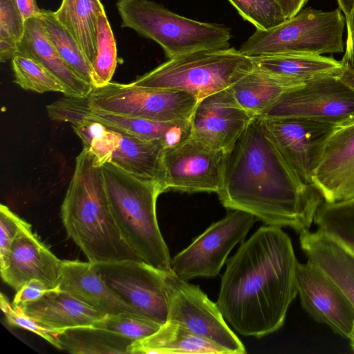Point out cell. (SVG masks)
Masks as SVG:
<instances>
[{"mask_svg":"<svg viewBox=\"0 0 354 354\" xmlns=\"http://www.w3.org/2000/svg\"><path fill=\"white\" fill-rule=\"evenodd\" d=\"M216 194L226 208L298 233L310 229L324 202L317 189L303 181L289 165L259 117L224 153Z\"/></svg>","mask_w":354,"mask_h":354,"instance_id":"6da1fadb","label":"cell"},{"mask_svg":"<svg viewBox=\"0 0 354 354\" xmlns=\"http://www.w3.org/2000/svg\"><path fill=\"white\" fill-rule=\"evenodd\" d=\"M298 263L281 227H259L227 263L216 302L225 319L243 336L278 330L298 294Z\"/></svg>","mask_w":354,"mask_h":354,"instance_id":"7a4b0ae2","label":"cell"},{"mask_svg":"<svg viewBox=\"0 0 354 354\" xmlns=\"http://www.w3.org/2000/svg\"><path fill=\"white\" fill-rule=\"evenodd\" d=\"M61 218L68 237L88 261H142L122 235L108 200L101 167L85 148L75 158Z\"/></svg>","mask_w":354,"mask_h":354,"instance_id":"3957f363","label":"cell"},{"mask_svg":"<svg viewBox=\"0 0 354 354\" xmlns=\"http://www.w3.org/2000/svg\"><path fill=\"white\" fill-rule=\"evenodd\" d=\"M100 167L113 215L126 241L142 261L159 270H171V259L156 216L158 197L165 192L162 187L111 162Z\"/></svg>","mask_w":354,"mask_h":354,"instance_id":"277c9868","label":"cell"},{"mask_svg":"<svg viewBox=\"0 0 354 354\" xmlns=\"http://www.w3.org/2000/svg\"><path fill=\"white\" fill-rule=\"evenodd\" d=\"M116 7L122 28L158 43L169 59L230 48L232 35L224 26L188 19L151 0H118Z\"/></svg>","mask_w":354,"mask_h":354,"instance_id":"5b68a950","label":"cell"},{"mask_svg":"<svg viewBox=\"0 0 354 354\" xmlns=\"http://www.w3.org/2000/svg\"><path fill=\"white\" fill-rule=\"evenodd\" d=\"M254 68L252 59L234 48L203 50L169 59L131 84L182 91L199 101L230 87Z\"/></svg>","mask_w":354,"mask_h":354,"instance_id":"8992f818","label":"cell"},{"mask_svg":"<svg viewBox=\"0 0 354 354\" xmlns=\"http://www.w3.org/2000/svg\"><path fill=\"white\" fill-rule=\"evenodd\" d=\"M345 23L339 8L325 12L308 7L270 30H257L239 50L250 57L340 53L344 51Z\"/></svg>","mask_w":354,"mask_h":354,"instance_id":"52a82bcc","label":"cell"},{"mask_svg":"<svg viewBox=\"0 0 354 354\" xmlns=\"http://www.w3.org/2000/svg\"><path fill=\"white\" fill-rule=\"evenodd\" d=\"M90 106L152 121L190 120L198 100L182 91L110 82L86 97Z\"/></svg>","mask_w":354,"mask_h":354,"instance_id":"ba28073f","label":"cell"},{"mask_svg":"<svg viewBox=\"0 0 354 354\" xmlns=\"http://www.w3.org/2000/svg\"><path fill=\"white\" fill-rule=\"evenodd\" d=\"M261 117L344 124L354 120V91L337 75L319 77L286 91Z\"/></svg>","mask_w":354,"mask_h":354,"instance_id":"9c48e42d","label":"cell"},{"mask_svg":"<svg viewBox=\"0 0 354 354\" xmlns=\"http://www.w3.org/2000/svg\"><path fill=\"white\" fill-rule=\"evenodd\" d=\"M169 292L168 320L175 322L194 334L227 350L230 354H244L246 349L225 322L216 303L198 286L166 272Z\"/></svg>","mask_w":354,"mask_h":354,"instance_id":"30bf717a","label":"cell"},{"mask_svg":"<svg viewBox=\"0 0 354 354\" xmlns=\"http://www.w3.org/2000/svg\"><path fill=\"white\" fill-rule=\"evenodd\" d=\"M255 218L241 210L228 213L171 259V270L187 281L216 277L231 250L244 240Z\"/></svg>","mask_w":354,"mask_h":354,"instance_id":"8fae6325","label":"cell"},{"mask_svg":"<svg viewBox=\"0 0 354 354\" xmlns=\"http://www.w3.org/2000/svg\"><path fill=\"white\" fill-rule=\"evenodd\" d=\"M94 264L120 299L145 317L160 324L167 322L169 298L166 271L136 260Z\"/></svg>","mask_w":354,"mask_h":354,"instance_id":"7c38bea8","label":"cell"},{"mask_svg":"<svg viewBox=\"0 0 354 354\" xmlns=\"http://www.w3.org/2000/svg\"><path fill=\"white\" fill-rule=\"evenodd\" d=\"M49 118L75 124L95 122L107 129L144 139L158 140L165 149L176 145L192 135L190 120L152 121L136 119L97 109L86 97H64L46 106Z\"/></svg>","mask_w":354,"mask_h":354,"instance_id":"4fadbf2b","label":"cell"},{"mask_svg":"<svg viewBox=\"0 0 354 354\" xmlns=\"http://www.w3.org/2000/svg\"><path fill=\"white\" fill-rule=\"evenodd\" d=\"M224 153L192 136L165 149L163 163L167 190L217 193Z\"/></svg>","mask_w":354,"mask_h":354,"instance_id":"5bb4252c","label":"cell"},{"mask_svg":"<svg viewBox=\"0 0 354 354\" xmlns=\"http://www.w3.org/2000/svg\"><path fill=\"white\" fill-rule=\"evenodd\" d=\"M266 132L289 165L306 183L336 125L300 118L259 117Z\"/></svg>","mask_w":354,"mask_h":354,"instance_id":"9a60e30c","label":"cell"},{"mask_svg":"<svg viewBox=\"0 0 354 354\" xmlns=\"http://www.w3.org/2000/svg\"><path fill=\"white\" fill-rule=\"evenodd\" d=\"M85 149L94 155L100 165L111 162L136 177L160 185L164 192L167 191L163 163L165 147L160 141L106 128L100 138L93 139Z\"/></svg>","mask_w":354,"mask_h":354,"instance_id":"2e32d148","label":"cell"},{"mask_svg":"<svg viewBox=\"0 0 354 354\" xmlns=\"http://www.w3.org/2000/svg\"><path fill=\"white\" fill-rule=\"evenodd\" d=\"M297 292L303 308L316 322L349 339L354 324V305L344 291L317 267L299 263Z\"/></svg>","mask_w":354,"mask_h":354,"instance_id":"e0dca14e","label":"cell"},{"mask_svg":"<svg viewBox=\"0 0 354 354\" xmlns=\"http://www.w3.org/2000/svg\"><path fill=\"white\" fill-rule=\"evenodd\" d=\"M254 118L237 102L229 87L198 102L190 120L192 136L225 153Z\"/></svg>","mask_w":354,"mask_h":354,"instance_id":"ac0fdd59","label":"cell"},{"mask_svg":"<svg viewBox=\"0 0 354 354\" xmlns=\"http://www.w3.org/2000/svg\"><path fill=\"white\" fill-rule=\"evenodd\" d=\"M325 202L354 198V120L336 126L312 176Z\"/></svg>","mask_w":354,"mask_h":354,"instance_id":"d6986e66","label":"cell"},{"mask_svg":"<svg viewBox=\"0 0 354 354\" xmlns=\"http://www.w3.org/2000/svg\"><path fill=\"white\" fill-rule=\"evenodd\" d=\"M62 260L34 234L32 226L21 230L13 240L6 267L0 270L3 281L16 291L32 279L57 288Z\"/></svg>","mask_w":354,"mask_h":354,"instance_id":"ffe728a7","label":"cell"},{"mask_svg":"<svg viewBox=\"0 0 354 354\" xmlns=\"http://www.w3.org/2000/svg\"><path fill=\"white\" fill-rule=\"evenodd\" d=\"M57 287L104 315L131 313L142 316L109 288L90 261L62 260Z\"/></svg>","mask_w":354,"mask_h":354,"instance_id":"44dd1931","label":"cell"},{"mask_svg":"<svg viewBox=\"0 0 354 354\" xmlns=\"http://www.w3.org/2000/svg\"><path fill=\"white\" fill-rule=\"evenodd\" d=\"M299 241L308 261L337 284L354 305V254L338 239L319 229L301 232Z\"/></svg>","mask_w":354,"mask_h":354,"instance_id":"7402d4cb","label":"cell"},{"mask_svg":"<svg viewBox=\"0 0 354 354\" xmlns=\"http://www.w3.org/2000/svg\"><path fill=\"white\" fill-rule=\"evenodd\" d=\"M17 54L30 57L43 65L62 84L66 97H86L94 88L62 57L48 39L39 15L25 21V32Z\"/></svg>","mask_w":354,"mask_h":354,"instance_id":"603a6c76","label":"cell"},{"mask_svg":"<svg viewBox=\"0 0 354 354\" xmlns=\"http://www.w3.org/2000/svg\"><path fill=\"white\" fill-rule=\"evenodd\" d=\"M44 326L56 330L91 326L105 315L58 288L19 309Z\"/></svg>","mask_w":354,"mask_h":354,"instance_id":"cb8c5ba5","label":"cell"},{"mask_svg":"<svg viewBox=\"0 0 354 354\" xmlns=\"http://www.w3.org/2000/svg\"><path fill=\"white\" fill-rule=\"evenodd\" d=\"M254 66L292 86L326 75H339L344 68L333 57L312 54H278L252 57Z\"/></svg>","mask_w":354,"mask_h":354,"instance_id":"d4e9b609","label":"cell"},{"mask_svg":"<svg viewBox=\"0 0 354 354\" xmlns=\"http://www.w3.org/2000/svg\"><path fill=\"white\" fill-rule=\"evenodd\" d=\"M129 354H230L225 348L168 320L152 335L133 342Z\"/></svg>","mask_w":354,"mask_h":354,"instance_id":"484cf974","label":"cell"},{"mask_svg":"<svg viewBox=\"0 0 354 354\" xmlns=\"http://www.w3.org/2000/svg\"><path fill=\"white\" fill-rule=\"evenodd\" d=\"M104 10L100 0H62L54 12L91 65L97 54V18Z\"/></svg>","mask_w":354,"mask_h":354,"instance_id":"4316f807","label":"cell"},{"mask_svg":"<svg viewBox=\"0 0 354 354\" xmlns=\"http://www.w3.org/2000/svg\"><path fill=\"white\" fill-rule=\"evenodd\" d=\"M292 87L295 86L288 85L254 66L230 88L245 111L254 117H261L283 93Z\"/></svg>","mask_w":354,"mask_h":354,"instance_id":"83f0119b","label":"cell"},{"mask_svg":"<svg viewBox=\"0 0 354 354\" xmlns=\"http://www.w3.org/2000/svg\"><path fill=\"white\" fill-rule=\"evenodd\" d=\"M56 337L60 350L74 354H129L133 342L93 326L66 328Z\"/></svg>","mask_w":354,"mask_h":354,"instance_id":"f1b7e54d","label":"cell"},{"mask_svg":"<svg viewBox=\"0 0 354 354\" xmlns=\"http://www.w3.org/2000/svg\"><path fill=\"white\" fill-rule=\"evenodd\" d=\"M39 17L48 39L62 57L81 78L93 85L92 65L73 36L58 21L55 12L41 10Z\"/></svg>","mask_w":354,"mask_h":354,"instance_id":"f546056e","label":"cell"},{"mask_svg":"<svg viewBox=\"0 0 354 354\" xmlns=\"http://www.w3.org/2000/svg\"><path fill=\"white\" fill-rule=\"evenodd\" d=\"M317 229L334 236L354 254V198L324 202L314 219Z\"/></svg>","mask_w":354,"mask_h":354,"instance_id":"4dcf8cb0","label":"cell"},{"mask_svg":"<svg viewBox=\"0 0 354 354\" xmlns=\"http://www.w3.org/2000/svg\"><path fill=\"white\" fill-rule=\"evenodd\" d=\"M117 62L116 43L104 10L97 18V54L92 64L94 88L104 86L111 82Z\"/></svg>","mask_w":354,"mask_h":354,"instance_id":"1f68e13d","label":"cell"},{"mask_svg":"<svg viewBox=\"0 0 354 354\" xmlns=\"http://www.w3.org/2000/svg\"><path fill=\"white\" fill-rule=\"evenodd\" d=\"M14 82L22 88L43 93L48 91L64 93L59 81L35 59L17 54L11 59Z\"/></svg>","mask_w":354,"mask_h":354,"instance_id":"d6a6232c","label":"cell"},{"mask_svg":"<svg viewBox=\"0 0 354 354\" xmlns=\"http://www.w3.org/2000/svg\"><path fill=\"white\" fill-rule=\"evenodd\" d=\"M25 32V20L15 0H0V61L6 62L17 54Z\"/></svg>","mask_w":354,"mask_h":354,"instance_id":"836d02e7","label":"cell"},{"mask_svg":"<svg viewBox=\"0 0 354 354\" xmlns=\"http://www.w3.org/2000/svg\"><path fill=\"white\" fill-rule=\"evenodd\" d=\"M161 325L135 314L118 313L106 314L91 326L117 333L134 342L152 335Z\"/></svg>","mask_w":354,"mask_h":354,"instance_id":"e575fe53","label":"cell"},{"mask_svg":"<svg viewBox=\"0 0 354 354\" xmlns=\"http://www.w3.org/2000/svg\"><path fill=\"white\" fill-rule=\"evenodd\" d=\"M245 19L257 30H268L284 22L286 18L277 0H229Z\"/></svg>","mask_w":354,"mask_h":354,"instance_id":"d590c367","label":"cell"},{"mask_svg":"<svg viewBox=\"0 0 354 354\" xmlns=\"http://www.w3.org/2000/svg\"><path fill=\"white\" fill-rule=\"evenodd\" d=\"M0 306L10 325L30 330L59 349L56 335L63 330L49 328L32 317L16 310L2 292L0 294Z\"/></svg>","mask_w":354,"mask_h":354,"instance_id":"8d00e7d4","label":"cell"},{"mask_svg":"<svg viewBox=\"0 0 354 354\" xmlns=\"http://www.w3.org/2000/svg\"><path fill=\"white\" fill-rule=\"evenodd\" d=\"M31 227L7 206L0 205V270L3 269L8 262L11 244L18 233Z\"/></svg>","mask_w":354,"mask_h":354,"instance_id":"74e56055","label":"cell"},{"mask_svg":"<svg viewBox=\"0 0 354 354\" xmlns=\"http://www.w3.org/2000/svg\"><path fill=\"white\" fill-rule=\"evenodd\" d=\"M57 288H49L45 283L38 279L30 280L17 290L12 305L15 309L21 308Z\"/></svg>","mask_w":354,"mask_h":354,"instance_id":"f35d334b","label":"cell"},{"mask_svg":"<svg viewBox=\"0 0 354 354\" xmlns=\"http://www.w3.org/2000/svg\"><path fill=\"white\" fill-rule=\"evenodd\" d=\"M346 50L341 62L345 68L354 72V12L351 21L346 24Z\"/></svg>","mask_w":354,"mask_h":354,"instance_id":"ab89813d","label":"cell"},{"mask_svg":"<svg viewBox=\"0 0 354 354\" xmlns=\"http://www.w3.org/2000/svg\"><path fill=\"white\" fill-rule=\"evenodd\" d=\"M15 2L24 20L38 16L41 9H39L35 0H15Z\"/></svg>","mask_w":354,"mask_h":354,"instance_id":"60d3db41","label":"cell"},{"mask_svg":"<svg viewBox=\"0 0 354 354\" xmlns=\"http://www.w3.org/2000/svg\"><path fill=\"white\" fill-rule=\"evenodd\" d=\"M286 18L290 19L299 12L308 0H277Z\"/></svg>","mask_w":354,"mask_h":354,"instance_id":"b9f144b4","label":"cell"},{"mask_svg":"<svg viewBox=\"0 0 354 354\" xmlns=\"http://www.w3.org/2000/svg\"><path fill=\"white\" fill-rule=\"evenodd\" d=\"M339 9L343 12L346 23H348L354 12V0H337Z\"/></svg>","mask_w":354,"mask_h":354,"instance_id":"7bdbcfd3","label":"cell"},{"mask_svg":"<svg viewBox=\"0 0 354 354\" xmlns=\"http://www.w3.org/2000/svg\"><path fill=\"white\" fill-rule=\"evenodd\" d=\"M339 78L354 91V72L344 68Z\"/></svg>","mask_w":354,"mask_h":354,"instance_id":"ee69618b","label":"cell"},{"mask_svg":"<svg viewBox=\"0 0 354 354\" xmlns=\"http://www.w3.org/2000/svg\"><path fill=\"white\" fill-rule=\"evenodd\" d=\"M350 340V346L353 351L354 352V324L352 328V331L348 339Z\"/></svg>","mask_w":354,"mask_h":354,"instance_id":"f6af8a7d","label":"cell"}]
</instances>
